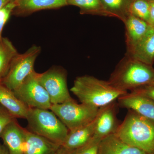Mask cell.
Here are the masks:
<instances>
[{"label": "cell", "instance_id": "obj_22", "mask_svg": "<svg viewBox=\"0 0 154 154\" xmlns=\"http://www.w3.org/2000/svg\"><path fill=\"white\" fill-rule=\"evenodd\" d=\"M150 2L148 0H133L130 6V14L148 23L149 18Z\"/></svg>", "mask_w": 154, "mask_h": 154}, {"label": "cell", "instance_id": "obj_20", "mask_svg": "<svg viewBox=\"0 0 154 154\" xmlns=\"http://www.w3.org/2000/svg\"><path fill=\"white\" fill-rule=\"evenodd\" d=\"M133 0H101L108 17L118 18L123 22L130 15V6Z\"/></svg>", "mask_w": 154, "mask_h": 154}, {"label": "cell", "instance_id": "obj_9", "mask_svg": "<svg viewBox=\"0 0 154 154\" xmlns=\"http://www.w3.org/2000/svg\"><path fill=\"white\" fill-rule=\"evenodd\" d=\"M123 23L125 28L126 54H128L143 40L154 26L131 14Z\"/></svg>", "mask_w": 154, "mask_h": 154}, {"label": "cell", "instance_id": "obj_8", "mask_svg": "<svg viewBox=\"0 0 154 154\" xmlns=\"http://www.w3.org/2000/svg\"><path fill=\"white\" fill-rule=\"evenodd\" d=\"M39 82L47 91L52 105L61 104L72 99L67 84V72L64 69L55 66L38 73Z\"/></svg>", "mask_w": 154, "mask_h": 154}, {"label": "cell", "instance_id": "obj_32", "mask_svg": "<svg viewBox=\"0 0 154 154\" xmlns=\"http://www.w3.org/2000/svg\"><path fill=\"white\" fill-rule=\"evenodd\" d=\"M148 1H152V0H148Z\"/></svg>", "mask_w": 154, "mask_h": 154}, {"label": "cell", "instance_id": "obj_1", "mask_svg": "<svg viewBox=\"0 0 154 154\" xmlns=\"http://www.w3.org/2000/svg\"><path fill=\"white\" fill-rule=\"evenodd\" d=\"M70 91L81 103L98 108L114 102L128 93L114 88L108 81L89 75L77 77Z\"/></svg>", "mask_w": 154, "mask_h": 154}, {"label": "cell", "instance_id": "obj_11", "mask_svg": "<svg viewBox=\"0 0 154 154\" xmlns=\"http://www.w3.org/2000/svg\"><path fill=\"white\" fill-rule=\"evenodd\" d=\"M120 107L132 110L154 121V101L140 94L131 92L118 99Z\"/></svg>", "mask_w": 154, "mask_h": 154}, {"label": "cell", "instance_id": "obj_23", "mask_svg": "<svg viewBox=\"0 0 154 154\" xmlns=\"http://www.w3.org/2000/svg\"><path fill=\"white\" fill-rule=\"evenodd\" d=\"M101 140L93 137L88 143L73 150V154H98Z\"/></svg>", "mask_w": 154, "mask_h": 154}, {"label": "cell", "instance_id": "obj_30", "mask_svg": "<svg viewBox=\"0 0 154 154\" xmlns=\"http://www.w3.org/2000/svg\"><path fill=\"white\" fill-rule=\"evenodd\" d=\"M13 0H0V10Z\"/></svg>", "mask_w": 154, "mask_h": 154}, {"label": "cell", "instance_id": "obj_14", "mask_svg": "<svg viewBox=\"0 0 154 154\" xmlns=\"http://www.w3.org/2000/svg\"><path fill=\"white\" fill-rule=\"evenodd\" d=\"M60 146L26 129L23 154H56Z\"/></svg>", "mask_w": 154, "mask_h": 154}, {"label": "cell", "instance_id": "obj_4", "mask_svg": "<svg viewBox=\"0 0 154 154\" xmlns=\"http://www.w3.org/2000/svg\"><path fill=\"white\" fill-rule=\"evenodd\" d=\"M25 119L28 130L60 145H62L68 134L67 128L51 110L29 108Z\"/></svg>", "mask_w": 154, "mask_h": 154}, {"label": "cell", "instance_id": "obj_21", "mask_svg": "<svg viewBox=\"0 0 154 154\" xmlns=\"http://www.w3.org/2000/svg\"><path fill=\"white\" fill-rule=\"evenodd\" d=\"M68 5L76 6L80 9L81 14L108 17L101 0H67Z\"/></svg>", "mask_w": 154, "mask_h": 154}, {"label": "cell", "instance_id": "obj_29", "mask_svg": "<svg viewBox=\"0 0 154 154\" xmlns=\"http://www.w3.org/2000/svg\"><path fill=\"white\" fill-rule=\"evenodd\" d=\"M0 154H9L8 150L4 144L0 143Z\"/></svg>", "mask_w": 154, "mask_h": 154}, {"label": "cell", "instance_id": "obj_19", "mask_svg": "<svg viewBox=\"0 0 154 154\" xmlns=\"http://www.w3.org/2000/svg\"><path fill=\"white\" fill-rule=\"evenodd\" d=\"M18 53L8 38L2 37L0 41V82L7 75L13 60Z\"/></svg>", "mask_w": 154, "mask_h": 154}, {"label": "cell", "instance_id": "obj_28", "mask_svg": "<svg viewBox=\"0 0 154 154\" xmlns=\"http://www.w3.org/2000/svg\"><path fill=\"white\" fill-rule=\"evenodd\" d=\"M56 154H73V150H71L61 146Z\"/></svg>", "mask_w": 154, "mask_h": 154}, {"label": "cell", "instance_id": "obj_24", "mask_svg": "<svg viewBox=\"0 0 154 154\" xmlns=\"http://www.w3.org/2000/svg\"><path fill=\"white\" fill-rule=\"evenodd\" d=\"M15 7L16 4L14 0H13L0 10V41L3 37L2 33L4 27L12 14Z\"/></svg>", "mask_w": 154, "mask_h": 154}, {"label": "cell", "instance_id": "obj_6", "mask_svg": "<svg viewBox=\"0 0 154 154\" xmlns=\"http://www.w3.org/2000/svg\"><path fill=\"white\" fill-rule=\"evenodd\" d=\"M41 52V47L33 45L24 53H18L13 60L7 75L0 82L12 91L17 89L34 71L35 61Z\"/></svg>", "mask_w": 154, "mask_h": 154}, {"label": "cell", "instance_id": "obj_27", "mask_svg": "<svg viewBox=\"0 0 154 154\" xmlns=\"http://www.w3.org/2000/svg\"><path fill=\"white\" fill-rule=\"evenodd\" d=\"M150 2L149 18V24L154 26V0Z\"/></svg>", "mask_w": 154, "mask_h": 154}, {"label": "cell", "instance_id": "obj_7", "mask_svg": "<svg viewBox=\"0 0 154 154\" xmlns=\"http://www.w3.org/2000/svg\"><path fill=\"white\" fill-rule=\"evenodd\" d=\"M16 96L29 108L50 109L51 104L47 91L39 82L35 70L14 90Z\"/></svg>", "mask_w": 154, "mask_h": 154}, {"label": "cell", "instance_id": "obj_3", "mask_svg": "<svg viewBox=\"0 0 154 154\" xmlns=\"http://www.w3.org/2000/svg\"><path fill=\"white\" fill-rule=\"evenodd\" d=\"M127 143L154 154V121L129 110L116 132Z\"/></svg>", "mask_w": 154, "mask_h": 154}, {"label": "cell", "instance_id": "obj_15", "mask_svg": "<svg viewBox=\"0 0 154 154\" xmlns=\"http://www.w3.org/2000/svg\"><path fill=\"white\" fill-rule=\"evenodd\" d=\"M98 154H147L140 149L127 143L115 133L102 139Z\"/></svg>", "mask_w": 154, "mask_h": 154}, {"label": "cell", "instance_id": "obj_18", "mask_svg": "<svg viewBox=\"0 0 154 154\" xmlns=\"http://www.w3.org/2000/svg\"><path fill=\"white\" fill-rule=\"evenodd\" d=\"M125 54L143 63L152 66L154 61V26L131 53Z\"/></svg>", "mask_w": 154, "mask_h": 154}, {"label": "cell", "instance_id": "obj_31", "mask_svg": "<svg viewBox=\"0 0 154 154\" xmlns=\"http://www.w3.org/2000/svg\"><path fill=\"white\" fill-rule=\"evenodd\" d=\"M151 85H154V82L153 83H152V84H151Z\"/></svg>", "mask_w": 154, "mask_h": 154}, {"label": "cell", "instance_id": "obj_5", "mask_svg": "<svg viewBox=\"0 0 154 154\" xmlns=\"http://www.w3.org/2000/svg\"><path fill=\"white\" fill-rule=\"evenodd\" d=\"M99 108L81 103L74 99L61 104L51 105L50 109L67 128L73 131L87 125L96 118Z\"/></svg>", "mask_w": 154, "mask_h": 154}, {"label": "cell", "instance_id": "obj_2", "mask_svg": "<svg viewBox=\"0 0 154 154\" xmlns=\"http://www.w3.org/2000/svg\"><path fill=\"white\" fill-rule=\"evenodd\" d=\"M108 82L114 88L132 91L154 82V69L125 54L110 75Z\"/></svg>", "mask_w": 154, "mask_h": 154}, {"label": "cell", "instance_id": "obj_16", "mask_svg": "<svg viewBox=\"0 0 154 154\" xmlns=\"http://www.w3.org/2000/svg\"><path fill=\"white\" fill-rule=\"evenodd\" d=\"M0 104L15 118L26 119L28 107L16 96L14 91L0 82Z\"/></svg>", "mask_w": 154, "mask_h": 154}, {"label": "cell", "instance_id": "obj_12", "mask_svg": "<svg viewBox=\"0 0 154 154\" xmlns=\"http://www.w3.org/2000/svg\"><path fill=\"white\" fill-rule=\"evenodd\" d=\"M25 131L17 119L11 121L0 134L9 154H23L25 143Z\"/></svg>", "mask_w": 154, "mask_h": 154}, {"label": "cell", "instance_id": "obj_17", "mask_svg": "<svg viewBox=\"0 0 154 154\" xmlns=\"http://www.w3.org/2000/svg\"><path fill=\"white\" fill-rule=\"evenodd\" d=\"M96 118L87 125L73 131H69L63 146L75 150L88 143L93 138L95 132Z\"/></svg>", "mask_w": 154, "mask_h": 154}, {"label": "cell", "instance_id": "obj_25", "mask_svg": "<svg viewBox=\"0 0 154 154\" xmlns=\"http://www.w3.org/2000/svg\"><path fill=\"white\" fill-rule=\"evenodd\" d=\"M15 119L16 118L0 104V134L5 127Z\"/></svg>", "mask_w": 154, "mask_h": 154}, {"label": "cell", "instance_id": "obj_13", "mask_svg": "<svg viewBox=\"0 0 154 154\" xmlns=\"http://www.w3.org/2000/svg\"><path fill=\"white\" fill-rule=\"evenodd\" d=\"M16 7L12 14L27 16L46 9H57L68 5L67 0H14Z\"/></svg>", "mask_w": 154, "mask_h": 154}, {"label": "cell", "instance_id": "obj_10", "mask_svg": "<svg viewBox=\"0 0 154 154\" xmlns=\"http://www.w3.org/2000/svg\"><path fill=\"white\" fill-rule=\"evenodd\" d=\"M119 124L114 102L99 108L96 118V126L93 137L102 140L116 133Z\"/></svg>", "mask_w": 154, "mask_h": 154}, {"label": "cell", "instance_id": "obj_26", "mask_svg": "<svg viewBox=\"0 0 154 154\" xmlns=\"http://www.w3.org/2000/svg\"><path fill=\"white\" fill-rule=\"evenodd\" d=\"M134 93L140 94L149 98L154 101V85H148L138 88L131 91Z\"/></svg>", "mask_w": 154, "mask_h": 154}]
</instances>
